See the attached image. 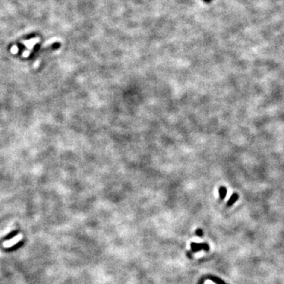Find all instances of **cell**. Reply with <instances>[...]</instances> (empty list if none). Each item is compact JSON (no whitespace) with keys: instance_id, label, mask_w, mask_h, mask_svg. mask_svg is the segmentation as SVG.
<instances>
[{"instance_id":"cell-1","label":"cell","mask_w":284,"mask_h":284,"mask_svg":"<svg viewBox=\"0 0 284 284\" xmlns=\"http://www.w3.org/2000/svg\"><path fill=\"white\" fill-rule=\"evenodd\" d=\"M191 250L193 253H197V252L200 251V250H204L205 251H209L210 248L209 245L206 243H195L192 242L191 243Z\"/></svg>"},{"instance_id":"cell-2","label":"cell","mask_w":284,"mask_h":284,"mask_svg":"<svg viewBox=\"0 0 284 284\" xmlns=\"http://www.w3.org/2000/svg\"><path fill=\"white\" fill-rule=\"evenodd\" d=\"M22 239V234H17V235H16V236L14 237V238H13V239H10V240H8L7 242H5L3 243V245H4V247L10 248V247H11V246H13V245H16L17 242H19Z\"/></svg>"},{"instance_id":"cell-3","label":"cell","mask_w":284,"mask_h":284,"mask_svg":"<svg viewBox=\"0 0 284 284\" xmlns=\"http://www.w3.org/2000/svg\"><path fill=\"white\" fill-rule=\"evenodd\" d=\"M239 196L238 193H232V195L230 196V199L228 200V201L227 202V207L229 208V207H231L232 205H234V204L237 201H238V200H239Z\"/></svg>"},{"instance_id":"cell-4","label":"cell","mask_w":284,"mask_h":284,"mask_svg":"<svg viewBox=\"0 0 284 284\" xmlns=\"http://www.w3.org/2000/svg\"><path fill=\"white\" fill-rule=\"evenodd\" d=\"M227 189L226 188L225 186H222L219 188V199L220 200H224V198H226V196H227Z\"/></svg>"},{"instance_id":"cell-5","label":"cell","mask_w":284,"mask_h":284,"mask_svg":"<svg viewBox=\"0 0 284 284\" xmlns=\"http://www.w3.org/2000/svg\"><path fill=\"white\" fill-rule=\"evenodd\" d=\"M208 279L210 280H212V282L215 283L216 284H226L224 281L221 280V279H219L218 277H215V276H208Z\"/></svg>"},{"instance_id":"cell-6","label":"cell","mask_w":284,"mask_h":284,"mask_svg":"<svg viewBox=\"0 0 284 284\" xmlns=\"http://www.w3.org/2000/svg\"><path fill=\"white\" fill-rule=\"evenodd\" d=\"M196 234L199 237H202L203 236V234H204V232H203V230H202L201 229L198 228V229L196 230Z\"/></svg>"},{"instance_id":"cell-7","label":"cell","mask_w":284,"mask_h":284,"mask_svg":"<svg viewBox=\"0 0 284 284\" xmlns=\"http://www.w3.org/2000/svg\"><path fill=\"white\" fill-rule=\"evenodd\" d=\"M204 2H210L211 1H212V0H204Z\"/></svg>"}]
</instances>
